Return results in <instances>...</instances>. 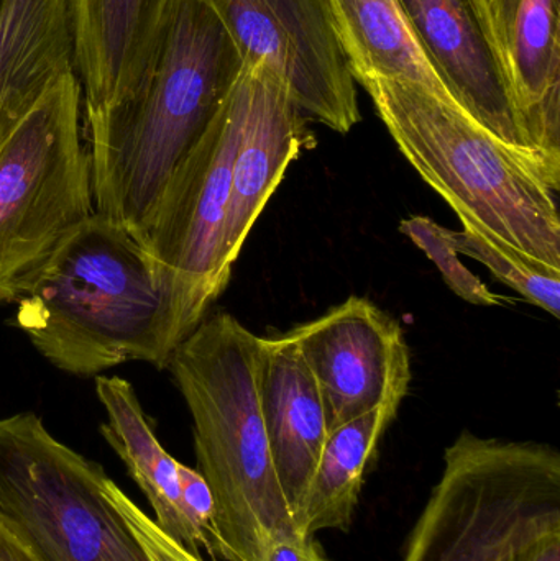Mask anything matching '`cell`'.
Returning a JSON list of instances; mask_svg holds the SVG:
<instances>
[{"label": "cell", "mask_w": 560, "mask_h": 561, "mask_svg": "<svg viewBox=\"0 0 560 561\" xmlns=\"http://www.w3.org/2000/svg\"><path fill=\"white\" fill-rule=\"evenodd\" d=\"M243 59L207 0H180L147 81L84 112L94 210L141 242L158 197L236 84Z\"/></svg>", "instance_id": "1"}, {"label": "cell", "mask_w": 560, "mask_h": 561, "mask_svg": "<svg viewBox=\"0 0 560 561\" xmlns=\"http://www.w3.org/2000/svg\"><path fill=\"white\" fill-rule=\"evenodd\" d=\"M262 343L220 312L206 317L167 366L193 419L197 471L216 510L217 559L226 561H262L270 539L298 530L263 422Z\"/></svg>", "instance_id": "2"}, {"label": "cell", "mask_w": 560, "mask_h": 561, "mask_svg": "<svg viewBox=\"0 0 560 561\" xmlns=\"http://www.w3.org/2000/svg\"><path fill=\"white\" fill-rule=\"evenodd\" d=\"M408 163L485 236L560 270V178L416 82L362 79Z\"/></svg>", "instance_id": "3"}, {"label": "cell", "mask_w": 560, "mask_h": 561, "mask_svg": "<svg viewBox=\"0 0 560 561\" xmlns=\"http://www.w3.org/2000/svg\"><path fill=\"white\" fill-rule=\"evenodd\" d=\"M15 322L53 366L95 378L122 363L164 369L163 299L144 245L94 213L19 300Z\"/></svg>", "instance_id": "4"}, {"label": "cell", "mask_w": 560, "mask_h": 561, "mask_svg": "<svg viewBox=\"0 0 560 561\" xmlns=\"http://www.w3.org/2000/svg\"><path fill=\"white\" fill-rule=\"evenodd\" d=\"M560 523V454L542 442L464 431L401 561H506L539 530Z\"/></svg>", "instance_id": "5"}, {"label": "cell", "mask_w": 560, "mask_h": 561, "mask_svg": "<svg viewBox=\"0 0 560 561\" xmlns=\"http://www.w3.org/2000/svg\"><path fill=\"white\" fill-rule=\"evenodd\" d=\"M82 91L62 76L0 147V302H16L94 210Z\"/></svg>", "instance_id": "6"}, {"label": "cell", "mask_w": 560, "mask_h": 561, "mask_svg": "<svg viewBox=\"0 0 560 561\" xmlns=\"http://www.w3.org/2000/svg\"><path fill=\"white\" fill-rule=\"evenodd\" d=\"M242 71L203 137L168 178L141 245L163 299L168 355L229 286L222 249L233 157L242 127Z\"/></svg>", "instance_id": "7"}, {"label": "cell", "mask_w": 560, "mask_h": 561, "mask_svg": "<svg viewBox=\"0 0 560 561\" xmlns=\"http://www.w3.org/2000/svg\"><path fill=\"white\" fill-rule=\"evenodd\" d=\"M104 468L33 412L0 419V516L42 561H151L105 493Z\"/></svg>", "instance_id": "8"}, {"label": "cell", "mask_w": 560, "mask_h": 561, "mask_svg": "<svg viewBox=\"0 0 560 561\" xmlns=\"http://www.w3.org/2000/svg\"><path fill=\"white\" fill-rule=\"evenodd\" d=\"M243 61L278 76L306 115L338 134L362 121L328 0H207Z\"/></svg>", "instance_id": "9"}, {"label": "cell", "mask_w": 560, "mask_h": 561, "mask_svg": "<svg viewBox=\"0 0 560 561\" xmlns=\"http://www.w3.org/2000/svg\"><path fill=\"white\" fill-rule=\"evenodd\" d=\"M285 335L315 376L329 432L407 398L411 362L403 329L372 300L351 296Z\"/></svg>", "instance_id": "10"}, {"label": "cell", "mask_w": 560, "mask_h": 561, "mask_svg": "<svg viewBox=\"0 0 560 561\" xmlns=\"http://www.w3.org/2000/svg\"><path fill=\"white\" fill-rule=\"evenodd\" d=\"M408 23L456 104L516 150L529 148L496 55L482 0H400Z\"/></svg>", "instance_id": "11"}, {"label": "cell", "mask_w": 560, "mask_h": 561, "mask_svg": "<svg viewBox=\"0 0 560 561\" xmlns=\"http://www.w3.org/2000/svg\"><path fill=\"white\" fill-rule=\"evenodd\" d=\"M242 76L245 107L233 157L222 249L224 268L230 273L289 164L316 147L305 112L275 72L260 62L243 61Z\"/></svg>", "instance_id": "12"}, {"label": "cell", "mask_w": 560, "mask_h": 561, "mask_svg": "<svg viewBox=\"0 0 560 561\" xmlns=\"http://www.w3.org/2000/svg\"><path fill=\"white\" fill-rule=\"evenodd\" d=\"M180 0H69L84 112L130 98L153 69Z\"/></svg>", "instance_id": "13"}, {"label": "cell", "mask_w": 560, "mask_h": 561, "mask_svg": "<svg viewBox=\"0 0 560 561\" xmlns=\"http://www.w3.org/2000/svg\"><path fill=\"white\" fill-rule=\"evenodd\" d=\"M529 148L560 173L559 0H482Z\"/></svg>", "instance_id": "14"}, {"label": "cell", "mask_w": 560, "mask_h": 561, "mask_svg": "<svg viewBox=\"0 0 560 561\" xmlns=\"http://www.w3.org/2000/svg\"><path fill=\"white\" fill-rule=\"evenodd\" d=\"M260 404L273 465L295 517L329 427L315 376L285 333L263 336Z\"/></svg>", "instance_id": "15"}, {"label": "cell", "mask_w": 560, "mask_h": 561, "mask_svg": "<svg viewBox=\"0 0 560 561\" xmlns=\"http://www.w3.org/2000/svg\"><path fill=\"white\" fill-rule=\"evenodd\" d=\"M69 72H75L69 0H0V147Z\"/></svg>", "instance_id": "16"}, {"label": "cell", "mask_w": 560, "mask_h": 561, "mask_svg": "<svg viewBox=\"0 0 560 561\" xmlns=\"http://www.w3.org/2000/svg\"><path fill=\"white\" fill-rule=\"evenodd\" d=\"M95 394L107 414L102 437L114 448L153 510V523L178 546L201 556L181 507L180 461L155 435L134 386L121 376H95Z\"/></svg>", "instance_id": "17"}, {"label": "cell", "mask_w": 560, "mask_h": 561, "mask_svg": "<svg viewBox=\"0 0 560 561\" xmlns=\"http://www.w3.org/2000/svg\"><path fill=\"white\" fill-rule=\"evenodd\" d=\"M400 401H387L339 427L332 428L319 455L301 506L296 529L306 536L322 530L347 533L354 523L365 474L378 454V445L397 417Z\"/></svg>", "instance_id": "18"}, {"label": "cell", "mask_w": 560, "mask_h": 561, "mask_svg": "<svg viewBox=\"0 0 560 561\" xmlns=\"http://www.w3.org/2000/svg\"><path fill=\"white\" fill-rule=\"evenodd\" d=\"M328 3L355 82L370 78L416 82L456 104L418 43L400 0Z\"/></svg>", "instance_id": "19"}, {"label": "cell", "mask_w": 560, "mask_h": 561, "mask_svg": "<svg viewBox=\"0 0 560 561\" xmlns=\"http://www.w3.org/2000/svg\"><path fill=\"white\" fill-rule=\"evenodd\" d=\"M462 229L460 232L449 230L450 243L459 255L482 263L496 279L522 294L523 299L560 319V270L545 265L473 227L462 226Z\"/></svg>", "instance_id": "20"}, {"label": "cell", "mask_w": 560, "mask_h": 561, "mask_svg": "<svg viewBox=\"0 0 560 561\" xmlns=\"http://www.w3.org/2000/svg\"><path fill=\"white\" fill-rule=\"evenodd\" d=\"M400 232L437 266L447 286L460 299L480 307H502L513 302L492 293L487 284L460 262L446 227L439 226L430 217L414 216L400 224Z\"/></svg>", "instance_id": "21"}, {"label": "cell", "mask_w": 560, "mask_h": 561, "mask_svg": "<svg viewBox=\"0 0 560 561\" xmlns=\"http://www.w3.org/2000/svg\"><path fill=\"white\" fill-rule=\"evenodd\" d=\"M181 507L184 519L193 534L197 549L206 550L214 560L217 559L216 510L209 484L203 474L187 465L180 463Z\"/></svg>", "instance_id": "22"}, {"label": "cell", "mask_w": 560, "mask_h": 561, "mask_svg": "<svg viewBox=\"0 0 560 561\" xmlns=\"http://www.w3.org/2000/svg\"><path fill=\"white\" fill-rule=\"evenodd\" d=\"M105 493H107V497L114 503V506L121 511L132 533L135 534L141 547L147 550L151 561H206L203 557L193 556V553L187 552L186 549L178 546L170 537L164 536L158 529L153 519L147 516V513L141 511L111 478L105 483Z\"/></svg>", "instance_id": "23"}, {"label": "cell", "mask_w": 560, "mask_h": 561, "mask_svg": "<svg viewBox=\"0 0 560 561\" xmlns=\"http://www.w3.org/2000/svg\"><path fill=\"white\" fill-rule=\"evenodd\" d=\"M262 561H331L316 536L286 533L270 539Z\"/></svg>", "instance_id": "24"}, {"label": "cell", "mask_w": 560, "mask_h": 561, "mask_svg": "<svg viewBox=\"0 0 560 561\" xmlns=\"http://www.w3.org/2000/svg\"><path fill=\"white\" fill-rule=\"evenodd\" d=\"M506 561H560V523L519 543Z\"/></svg>", "instance_id": "25"}, {"label": "cell", "mask_w": 560, "mask_h": 561, "mask_svg": "<svg viewBox=\"0 0 560 561\" xmlns=\"http://www.w3.org/2000/svg\"><path fill=\"white\" fill-rule=\"evenodd\" d=\"M0 561H42L2 516H0Z\"/></svg>", "instance_id": "26"}]
</instances>
